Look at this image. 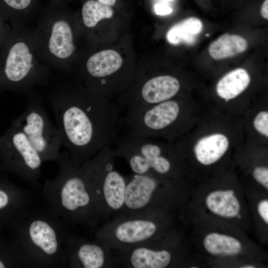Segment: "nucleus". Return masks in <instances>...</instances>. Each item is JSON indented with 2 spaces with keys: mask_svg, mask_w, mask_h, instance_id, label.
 I'll return each instance as SVG.
<instances>
[{
  "mask_svg": "<svg viewBox=\"0 0 268 268\" xmlns=\"http://www.w3.org/2000/svg\"><path fill=\"white\" fill-rule=\"evenodd\" d=\"M48 99L63 145L76 166L114 144L122 132L117 103L91 93L82 85L60 82Z\"/></svg>",
  "mask_w": 268,
  "mask_h": 268,
  "instance_id": "nucleus-1",
  "label": "nucleus"
},
{
  "mask_svg": "<svg viewBox=\"0 0 268 268\" xmlns=\"http://www.w3.org/2000/svg\"><path fill=\"white\" fill-rule=\"evenodd\" d=\"M62 219L48 206L32 210L15 226L13 256L22 268H68Z\"/></svg>",
  "mask_w": 268,
  "mask_h": 268,
  "instance_id": "nucleus-2",
  "label": "nucleus"
},
{
  "mask_svg": "<svg viewBox=\"0 0 268 268\" xmlns=\"http://www.w3.org/2000/svg\"><path fill=\"white\" fill-rule=\"evenodd\" d=\"M58 175L46 180L43 194L49 208L65 223L94 228L103 221L80 166L66 150L57 161Z\"/></svg>",
  "mask_w": 268,
  "mask_h": 268,
  "instance_id": "nucleus-3",
  "label": "nucleus"
},
{
  "mask_svg": "<svg viewBox=\"0 0 268 268\" xmlns=\"http://www.w3.org/2000/svg\"><path fill=\"white\" fill-rule=\"evenodd\" d=\"M32 38L36 55L50 69L67 72L75 55L74 16L68 3L50 0L41 8Z\"/></svg>",
  "mask_w": 268,
  "mask_h": 268,
  "instance_id": "nucleus-4",
  "label": "nucleus"
},
{
  "mask_svg": "<svg viewBox=\"0 0 268 268\" xmlns=\"http://www.w3.org/2000/svg\"><path fill=\"white\" fill-rule=\"evenodd\" d=\"M10 38L0 65V87L26 95L37 86L48 85L51 70L36 55L32 29L23 21H14Z\"/></svg>",
  "mask_w": 268,
  "mask_h": 268,
  "instance_id": "nucleus-5",
  "label": "nucleus"
},
{
  "mask_svg": "<svg viewBox=\"0 0 268 268\" xmlns=\"http://www.w3.org/2000/svg\"><path fill=\"white\" fill-rule=\"evenodd\" d=\"M116 157L108 146L80 165L103 221L122 214L124 207L127 179L115 167Z\"/></svg>",
  "mask_w": 268,
  "mask_h": 268,
  "instance_id": "nucleus-6",
  "label": "nucleus"
},
{
  "mask_svg": "<svg viewBox=\"0 0 268 268\" xmlns=\"http://www.w3.org/2000/svg\"><path fill=\"white\" fill-rule=\"evenodd\" d=\"M25 95V108L11 124L25 134L44 162L57 161L63 145L59 129L49 119L41 99L34 91Z\"/></svg>",
  "mask_w": 268,
  "mask_h": 268,
  "instance_id": "nucleus-7",
  "label": "nucleus"
},
{
  "mask_svg": "<svg viewBox=\"0 0 268 268\" xmlns=\"http://www.w3.org/2000/svg\"><path fill=\"white\" fill-rule=\"evenodd\" d=\"M114 144L116 156L124 159L134 174L163 176L172 172L167 148L151 138L121 132Z\"/></svg>",
  "mask_w": 268,
  "mask_h": 268,
  "instance_id": "nucleus-8",
  "label": "nucleus"
},
{
  "mask_svg": "<svg viewBox=\"0 0 268 268\" xmlns=\"http://www.w3.org/2000/svg\"><path fill=\"white\" fill-rule=\"evenodd\" d=\"M155 216L120 215L104 222L96 229L95 239L114 253L157 237L160 225Z\"/></svg>",
  "mask_w": 268,
  "mask_h": 268,
  "instance_id": "nucleus-9",
  "label": "nucleus"
},
{
  "mask_svg": "<svg viewBox=\"0 0 268 268\" xmlns=\"http://www.w3.org/2000/svg\"><path fill=\"white\" fill-rule=\"evenodd\" d=\"M0 155L9 171L31 186H39L44 161L25 134L12 124L0 136Z\"/></svg>",
  "mask_w": 268,
  "mask_h": 268,
  "instance_id": "nucleus-10",
  "label": "nucleus"
},
{
  "mask_svg": "<svg viewBox=\"0 0 268 268\" xmlns=\"http://www.w3.org/2000/svg\"><path fill=\"white\" fill-rule=\"evenodd\" d=\"M68 268H113L118 267L114 251L95 239L89 240L68 233L65 238Z\"/></svg>",
  "mask_w": 268,
  "mask_h": 268,
  "instance_id": "nucleus-11",
  "label": "nucleus"
},
{
  "mask_svg": "<svg viewBox=\"0 0 268 268\" xmlns=\"http://www.w3.org/2000/svg\"><path fill=\"white\" fill-rule=\"evenodd\" d=\"M229 145L226 136L213 134L199 140L194 147L198 161L204 165L212 164L220 159L227 151Z\"/></svg>",
  "mask_w": 268,
  "mask_h": 268,
  "instance_id": "nucleus-12",
  "label": "nucleus"
},
{
  "mask_svg": "<svg viewBox=\"0 0 268 268\" xmlns=\"http://www.w3.org/2000/svg\"><path fill=\"white\" fill-rule=\"evenodd\" d=\"M251 78L243 68H237L228 72L218 81L216 91L222 99L228 101L242 93L248 86Z\"/></svg>",
  "mask_w": 268,
  "mask_h": 268,
  "instance_id": "nucleus-13",
  "label": "nucleus"
},
{
  "mask_svg": "<svg viewBox=\"0 0 268 268\" xmlns=\"http://www.w3.org/2000/svg\"><path fill=\"white\" fill-rule=\"evenodd\" d=\"M247 40L236 34H224L212 41L208 47L210 56L216 60L233 57L245 52Z\"/></svg>",
  "mask_w": 268,
  "mask_h": 268,
  "instance_id": "nucleus-14",
  "label": "nucleus"
},
{
  "mask_svg": "<svg viewBox=\"0 0 268 268\" xmlns=\"http://www.w3.org/2000/svg\"><path fill=\"white\" fill-rule=\"evenodd\" d=\"M205 203L213 213L224 217H234L239 214L240 206L233 190L216 191L210 193Z\"/></svg>",
  "mask_w": 268,
  "mask_h": 268,
  "instance_id": "nucleus-15",
  "label": "nucleus"
},
{
  "mask_svg": "<svg viewBox=\"0 0 268 268\" xmlns=\"http://www.w3.org/2000/svg\"><path fill=\"white\" fill-rule=\"evenodd\" d=\"M202 29L203 24L199 19L188 17L173 25L167 32L166 39L173 45H193Z\"/></svg>",
  "mask_w": 268,
  "mask_h": 268,
  "instance_id": "nucleus-16",
  "label": "nucleus"
},
{
  "mask_svg": "<svg viewBox=\"0 0 268 268\" xmlns=\"http://www.w3.org/2000/svg\"><path fill=\"white\" fill-rule=\"evenodd\" d=\"M114 7L100 2L97 0H84L80 9V18L83 26L91 29L100 21L110 19L114 15Z\"/></svg>",
  "mask_w": 268,
  "mask_h": 268,
  "instance_id": "nucleus-17",
  "label": "nucleus"
},
{
  "mask_svg": "<svg viewBox=\"0 0 268 268\" xmlns=\"http://www.w3.org/2000/svg\"><path fill=\"white\" fill-rule=\"evenodd\" d=\"M203 245L208 252L215 255H234L242 249L240 242L235 238L217 233L206 235Z\"/></svg>",
  "mask_w": 268,
  "mask_h": 268,
  "instance_id": "nucleus-18",
  "label": "nucleus"
},
{
  "mask_svg": "<svg viewBox=\"0 0 268 268\" xmlns=\"http://www.w3.org/2000/svg\"><path fill=\"white\" fill-rule=\"evenodd\" d=\"M253 125L255 130L261 134L268 137V112L263 111L255 117Z\"/></svg>",
  "mask_w": 268,
  "mask_h": 268,
  "instance_id": "nucleus-19",
  "label": "nucleus"
},
{
  "mask_svg": "<svg viewBox=\"0 0 268 268\" xmlns=\"http://www.w3.org/2000/svg\"><path fill=\"white\" fill-rule=\"evenodd\" d=\"M254 179L259 183L268 189V169L265 167H257L253 172Z\"/></svg>",
  "mask_w": 268,
  "mask_h": 268,
  "instance_id": "nucleus-20",
  "label": "nucleus"
},
{
  "mask_svg": "<svg viewBox=\"0 0 268 268\" xmlns=\"http://www.w3.org/2000/svg\"><path fill=\"white\" fill-rule=\"evenodd\" d=\"M258 210L259 214L265 222L268 223V201L263 200L258 204Z\"/></svg>",
  "mask_w": 268,
  "mask_h": 268,
  "instance_id": "nucleus-21",
  "label": "nucleus"
},
{
  "mask_svg": "<svg viewBox=\"0 0 268 268\" xmlns=\"http://www.w3.org/2000/svg\"><path fill=\"white\" fill-rule=\"evenodd\" d=\"M154 11L157 15H165L171 13L173 9L166 4L157 3L154 6Z\"/></svg>",
  "mask_w": 268,
  "mask_h": 268,
  "instance_id": "nucleus-22",
  "label": "nucleus"
},
{
  "mask_svg": "<svg viewBox=\"0 0 268 268\" xmlns=\"http://www.w3.org/2000/svg\"><path fill=\"white\" fill-rule=\"evenodd\" d=\"M261 13L263 18L268 19V0H265L261 9Z\"/></svg>",
  "mask_w": 268,
  "mask_h": 268,
  "instance_id": "nucleus-23",
  "label": "nucleus"
},
{
  "mask_svg": "<svg viewBox=\"0 0 268 268\" xmlns=\"http://www.w3.org/2000/svg\"><path fill=\"white\" fill-rule=\"evenodd\" d=\"M100 2L111 6H115L119 0H97Z\"/></svg>",
  "mask_w": 268,
  "mask_h": 268,
  "instance_id": "nucleus-24",
  "label": "nucleus"
},
{
  "mask_svg": "<svg viewBox=\"0 0 268 268\" xmlns=\"http://www.w3.org/2000/svg\"><path fill=\"white\" fill-rule=\"evenodd\" d=\"M6 267L5 262L0 259V268H4Z\"/></svg>",
  "mask_w": 268,
  "mask_h": 268,
  "instance_id": "nucleus-25",
  "label": "nucleus"
},
{
  "mask_svg": "<svg viewBox=\"0 0 268 268\" xmlns=\"http://www.w3.org/2000/svg\"><path fill=\"white\" fill-rule=\"evenodd\" d=\"M241 268H254L255 267L254 266L249 265L244 266L243 267H242Z\"/></svg>",
  "mask_w": 268,
  "mask_h": 268,
  "instance_id": "nucleus-26",
  "label": "nucleus"
},
{
  "mask_svg": "<svg viewBox=\"0 0 268 268\" xmlns=\"http://www.w3.org/2000/svg\"><path fill=\"white\" fill-rule=\"evenodd\" d=\"M62 0L68 3V2L70 1L71 0Z\"/></svg>",
  "mask_w": 268,
  "mask_h": 268,
  "instance_id": "nucleus-27",
  "label": "nucleus"
},
{
  "mask_svg": "<svg viewBox=\"0 0 268 268\" xmlns=\"http://www.w3.org/2000/svg\"><path fill=\"white\" fill-rule=\"evenodd\" d=\"M163 0L168 1H172V0Z\"/></svg>",
  "mask_w": 268,
  "mask_h": 268,
  "instance_id": "nucleus-28",
  "label": "nucleus"
},
{
  "mask_svg": "<svg viewBox=\"0 0 268 268\" xmlns=\"http://www.w3.org/2000/svg\"><path fill=\"white\" fill-rule=\"evenodd\" d=\"M0 26H1V25H0Z\"/></svg>",
  "mask_w": 268,
  "mask_h": 268,
  "instance_id": "nucleus-29",
  "label": "nucleus"
}]
</instances>
